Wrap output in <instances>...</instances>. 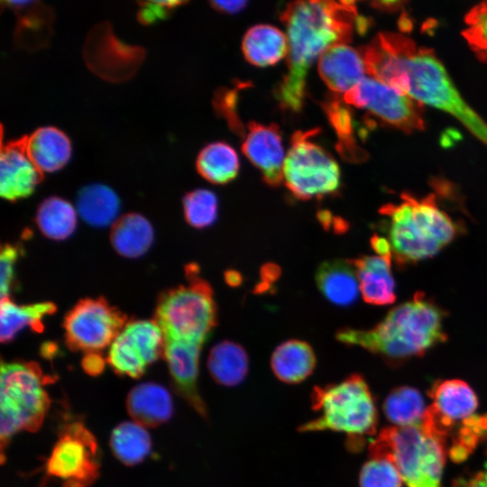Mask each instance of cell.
I'll return each instance as SVG.
<instances>
[{
  "label": "cell",
  "mask_w": 487,
  "mask_h": 487,
  "mask_svg": "<svg viewBox=\"0 0 487 487\" xmlns=\"http://www.w3.org/2000/svg\"><path fill=\"white\" fill-rule=\"evenodd\" d=\"M280 20L288 33V72L275 96L282 108L298 112L303 106L309 67L328 48L350 42L361 25L352 1L291 2Z\"/></svg>",
  "instance_id": "obj_2"
},
{
  "label": "cell",
  "mask_w": 487,
  "mask_h": 487,
  "mask_svg": "<svg viewBox=\"0 0 487 487\" xmlns=\"http://www.w3.org/2000/svg\"><path fill=\"white\" fill-rule=\"evenodd\" d=\"M46 476L62 487H89L100 473V454L95 436L79 420L65 423L45 463Z\"/></svg>",
  "instance_id": "obj_10"
},
{
  "label": "cell",
  "mask_w": 487,
  "mask_h": 487,
  "mask_svg": "<svg viewBox=\"0 0 487 487\" xmlns=\"http://www.w3.org/2000/svg\"><path fill=\"white\" fill-rule=\"evenodd\" d=\"M77 210L81 218L96 227L107 226L117 220L120 200L109 187L92 183L83 187L77 197Z\"/></svg>",
  "instance_id": "obj_27"
},
{
  "label": "cell",
  "mask_w": 487,
  "mask_h": 487,
  "mask_svg": "<svg viewBox=\"0 0 487 487\" xmlns=\"http://www.w3.org/2000/svg\"><path fill=\"white\" fill-rule=\"evenodd\" d=\"M36 223L48 238L64 240L69 237L77 225V212L67 200L52 196L38 207Z\"/></svg>",
  "instance_id": "obj_33"
},
{
  "label": "cell",
  "mask_w": 487,
  "mask_h": 487,
  "mask_svg": "<svg viewBox=\"0 0 487 487\" xmlns=\"http://www.w3.org/2000/svg\"><path fill=\"white\" fill-rule=\"evenodd\" d=\"M390 257L366 255L352 260L359 288L365 302L389 305L395 301V282L391 271Z\"/></svg>",
  "instance_id": "obj_21"
},
{
  "label": "cell",
  "mask_w": 487,
  "mask_h": 487,
  "mask_svg": "<svg viewBox=\"0 0 487 487\" xmlns=\"http://www.w3.org/2000/svg\"><path fill=\"white\" fill-rule=\"evenodd\" d=\"M82 366L87 374L95 376L102 372L105 363L98 353H90L83 358Z\"/></svg>",
  "instance_id": "obj_41"
},
{
  "label": "cell",
  "mask_w": 487,
  "mask_h": 487,
  "mask_svg": "<svg viewBox=\"0 0 487 487\" xmlns=\"http://www.w3.org/2000/svg\"><path fill=\"white\" fill-rule=\"evenodd\" d=\"M239 165L236 152L223 142L205 146L196 161L198 172L214 184H225L234 179L239 171Z\"/></svg>",
  "instance_id": "obj_30"
},
{
  "label": "cell",
  "mask_w": 487,
  "mask_h": 487,
  "mask_svg": "<svg viewBox=\"0 0 487 487\" xmlns=\"http://www.w3.org/2000/svg\"><path fill=\"white\" fill-rule=\"evenodd\" d=\"M445 311L424 293L392 308L374 327L345 328L336 338L348 345L361 346L390 360L424 354L446 340Z\"/></svg>",
  "instance_id": "obj_3"
},
{
  "label": "cell",
  "mask_w": 487,
  "mask_h": 487,
  "mask_svg": "<svg viewBox=\"0 0 487 487\" xmlns=\"http://www.w3.org/2000/svg\"><path fill=\"white\" fill-rule=\"evenodd\" d=\"M109 445L115 456L129 466L142 462L152 449L151 436L144 427L130 421L122 422L113 429Z\"/></svg>",
  "instance_id": "obj_31"
},
{
  "label": "cell",
  "mask_w": 487,
  "mask_h": 487,
  "mask_svg": "<svg viewBox=\"0 0 487 487\" xmlns=\"http://www.w3.org/2000/svg\"><path fill=\"white\" fill-rule=\"evenodd\" d=\"M182 204L185 218L194 227L209 226L216 219L217 198L208 189L198 188L187 193Z\"/></svg>",
  "instance_id": "obj_36"
},
{
  "label": "cell",
  "mask_w": 487,
  "mask_h": 487,
  "mask_svg": "<svg viewBox=\"0 0 487 487\" xmlns=\"http://www.w3.org/2000/svg\"><path fill=\"white\" fill-rule=\"evenodd\" d=\"M22 247L6 244L0 253V290L2 299L8 298L14 284L15 263L22 254Z\"/></svg>",
  "instance_id": "obj_39"
},
{
  "label": "cell",
  "mask_w": 487,
  "mask_h": 487,
  "mask_svg": "<svg viewBox=\"0 0 487 487\" xmlns=\"http://www.w3.org/2000/svg\"><path fill=\"white\" fill-rule=\"evenodd\" d=\"M427 409L420 392L407 386L392 390L383 403L385 416L396 427L421 425Z\"/></svg>",
  "instance_id": "obj_34"
},
{
  "label": "cell",
  "mask_w": 487,
  "mask_h": 487,
  "mask_svg": "<svg viewBox=\"0 0 487 487\" xmlns=\"http://www.w3.org/2000/svg\"><path fill=\"white\" fill-rule=\"evenodd\" d=\"M317 358L312 347L301 340H288L274 350L271 367L282 382L296 384L305 381L315 370Z\"/></svg>",
  "instance_id": "obj_24"
},
{
  "label": "cell",
  "mask_w": 487,
  "mask_h": 487,
  "mask_svg": "<svg viewBox=\"0 0 487 487\" xmlns=\"http://www.w3.org/2000/svg\"><path fill=\"white\" fill-rule=\"evenodd\" d=\"M225 280L231 286H236L242 280L240 274L234 271L225 273Z\"/></svg>",
  "instance_id": "obj_45"
},
{
  "label": "cell",
  "mask_w": 487,
  "mask_h": 487,
  "mask_svg": "<svg viewBox=\"0 0 487 487\" xmlns=\"http://www.w3.org/2000/svg\"><path fill=\"white\" fill-rule=\"evenodd\" d=\"M401 481L394 464L383 458H370L359 475L360 487H400Z\"/></svg>",
  "instance_id": "obj_38"
},
{
  "label": "cell",
  "mask_w": 487,
  "mask_h": 487,
  "mask_svg": "<svg viewBox=\"0 0 487 487\" xmlns=\"http://www.w3.org/2000/svg\"><path fill=\"white\" fill-rule=\"evenodd\" d=\"M165 339L155 320L124 325L109 347L107 362L119 375L140 378L164 351Z\"/></svg>",
  "instance_id": "obj_13"
},
{
  "label": "cell",
  "mask_w": 487,
  "mask_h": 487,
  "mask_svg": "<svg viewBox=\"0 0 487 487\" xmlns=\"http://www.w3.org/2000/svg\"><path fill=\"white\" fill-rule=\"evenodd\" d=\"M210 5L221 13L235 14L243 10L247 5L246 1H212Z\"/></svg>",
  "instance_id": "obj_43"
},
{
  "label": "cell",
  "mask_w": 487,
  "mask_h": 487,
  "mask_svg": "<svg viewBox=\"0 0 487 487\" xmlns=\"http://www.w3.org/2000/svg\"><path fill=\"white\" fill-rule=\"evenodd\" d=\"M429 395L433 402L427 409L422 424L446 445L455 427L474 415L477 397L461 380L437 381L430 389Z\"/></svg>",
  "instance_id": "obj_14"
},
{
  "label": "cell",
  "mask_w": 487,
  "mask_h": 487,
  "mask_svg": "<svg viewBox=\"0 0 487 487\" xmlns=\"http://www.w3.org/2000/svg\"><path fill=\"white\" fill-rule=\"evenodd\" d=\"M188 283L165 291L159 298L155 321L165 340L202 345L216 325V307L207 281L188 271Z\"/></svg>",
  "instance_id": "obj_8"
},
{
  "label": "cell",
  "mask_w": 487,
  "mask_h": 487,
  "mask_svg": "<svg viewBox=\"0 0 487 487\" xmlns=\"http://www.w3.org/2000/svg\"><path fill=\"white\" fill-rule=\"evenodd\" d=\"M26 152L42 173L55 172L69 161L72 153L71 142L59 128L42 126L26 136Z\"/></svg>",
  "instance_id": "obj_22"
},
{
  "label": "cell",
  "mask_w": 487,
  "mask_h": 487,
  "mask_svg": "<svg viewBox=\"0 0 487 487\" xmlns=\"http://www.w3.org/2000/svg\"><path fill=\"white\" fill-rule=\"evenodd\" d=\"M47 376L34 362L1 363L0 439L4 462L5 448L21 430L37 431L49 410L51 400L44 385Z\"/></svg>",
  "instance_id": "obj_7"
},
{
  "label": "cell",
  "mask_w": 487,
  "mask_h": 487,
  "mask_svg": "<svg viewBox=\"0 0 487 487\" xmlns=\"http://www.w3.org/2000/svg\"><path fill=\"white\" fill-rule=\"evenodd\" d=\"M346 105L336 95H332L323 102L322 107L337 135L338 152L349 161H362L366 154L354 140V119Z\"/></svg>",
  "instance_id": "obj_32"
},
{
  "label": "cell",
  "mask_w": 487,
  "mask_h": 487,
  "mask_svg": "<svg viewBox=\"0 0 487 487\" xmlns=\"http://www.w3.org/2000/svg\"><path fill=\"white\" fill-rule=\"evenodd\" d=\"M26 136L1 142L0 195L9 201L30 196L43 179L26 152Z\"/></svg>",
  "instance_id": "obj_16"
},
{
  "label": "cell",
  "mask_w": 487,
  "mask_h": 487,
  "mask_svg": "<svg viewBox=\"0 0 487 487\" xmlns=\"http://www.w3.org/2000/svg\"><path fill=\"white\" fill-rule=\"evenodd\" d=\"M125 325V317L103 298L77 303L64 319L68 345L85 354L98 353L111 345Z\"/></svg>",
  "instance_id": "obj_11"
},
{
  "label": "cell",
  "mask_w": 487,
  "mask_h": 487,
  "mask_svg": "<svg viewBox=\"0 0 487 487\" xmlns=\"http://www.w3.org/2000/svg\"><path fill=\"white\" fill-rule=\"evenodd\" d=\"M368 447L370 458L393 464L408 487H441L446 445L422 424L385 427Z\"/></svg>",
  "instance_id": "obj_6"
},
{
  "label": "cell",
  "mask_w": 487,
  "mask_h": 487,
  "mask_svg": "<svg viewBox=\"0 0 487 487\" xmlns=\"http://www.w3.org/2000/svg\"><path fill=\"white\" fill-rule=\"evenodd\" d=\"M310 400L317 415L298 427L300 433H341L346 436L347 447L355 451L363 446L366 436L376 432L375 402L360 374H352L339 382L316 386Z\"/></svg>",
  "instance_id": "obj_5"
},
{
  "label": "cell",
  "mask_w": 487,
  "mask_h": 487,
  "mask_svg": "<svg viewBox=\"0 0 487 487\" xmlns=\"http://www.w3.org/2000/svg\"><path fill=\"white\" fill-rule=\"evenodd\" d=\"M126 409L134 422L144 427H155L171 418L173 402L166 388L158 383L144 382L130 391Z\"/></svg>",
  "instance_id": "obj_20"
},
{
  "label": "cell",
  "mask_w": 487,
  "mask_h": 487,
  "mask_svg": "<svg viewBox=\"0 0 487 487\" xmlns=\"http://www.w3.org/2000/svg\"><path fill=\"white\" fill-rule=\"evenodd\" d=\"M154 234L151 223L142 215L129 213L118 218L111 231L115 251L127 258H137L151 247Z\"/></svg>",
  "instance_id": "obj_28"
},
{
  "label": "cell",
  "mask_w": 487,
  "mask_h": 487,
  "mask_svg": "<svg viewBox=\"0 0 487 487\" xmlns=\"http://www.w3.org/2000/svg\"><path fill=\"white\" fill-rule=\"evenodd\" d=\"M359 52L371 78L419 104L449 113L487 145V123L463 99L432 50L417 46L405 35L381 32Z\"/></svg>",
  "instance_id": "obj_1"
},
{
  "label": "cell",
  "mask_w": 487,
  "mask_h": 487,
  "mask_svg": "<svg viewBox=\"0 0 487 487\" xmlns=\"http://www.w3.org/2000/svg\"><path fill=\"white\" fill-rule=\"evenodd\" d=\"M372 248L379 256L390 257L392 256L391 245L388 238L373 234L371 238Z\"/></svg>",
  "instance_id": "obj_42"
},
{
  "label": "cell",
  "mask_w": 487,
  "mask_h": 487,
  "mask_svg": "<svg viewBox=\"0 0 487 487\" xmlns=\"http://www.w3.org/2000/svg\"><path fill=\"white\" fill-rule=\"evenodd\" d=\"M242 150L249 161L261 171L264 181L278 187L283 181L285 154L280 128L275 124L250 122Z\"/></svg>",
  "instance_id": "obj_17"
},
{
  "label": "cell",
  "mask_w": 487,
  "mask_h": 487,
  "mask_svg": "<svg viewBox=\"0 0 487 487\" xmlns=\"http://www.w3.org/2000/svg\"><path fill=\"white\" fill-rule=\"evenodd\" d=\"M16 17L14 43L17 49L38 51L49 45L54 22L53 9L41 1H2Z\"/></svg>",
  "instance_id": "obj_18"
},
{
  "label": "cell",
  "mask_w": 487,
  "mask_h": 487,
  "mask_svg": "<svg viewBox=\"0 0 487 487\" xmlns=\"http://www.w3.org/2000/svg\"><path fill=\"white\" fill-rule=\"evenodd\" d=\"M456 487H487L483 473H480L469 480L461 479L455 483Z\"/></svg>",
  "instance_id": "obj_44"
},
{
  "label": "cell",
  "mask_w": 487,
  "mask_h": 487,
  "mask_svg": "<svg viewBox=\"0 0 487 487\" xmlns=\"http://www.w3.org/2000/svg\"><path fill=\"white\" fill-rule=\"evenodd\" d=\"M318 132V129L295 132L283 165L287 188L302 200L333 194L340 186L337 162L311 141Z\"/></svg>",
  "instance_id": "obj_9"
},
{
  "label": "cell",
  "mask_w": 487,
  "mask_h": 487,
  "mask_svg": "<svg viewBox=\"0 0 487 487\" xmlns=\"http://www.w3.org/2000/svg\"><path fill=\"white\" fill-rule=\"evenodd\" d=\"M486 436L487 415L477 416L474 414L455 427L448 436L451 442L447 446L449 447H446V453L453 461L462 462L473 451L479 441Z\"/></svg>",
  "instance_id": "obj_35"
},
{
  "label": "cell",
  "mask_w": 487,
  "mask_h": 487,
  "mask_svg": "<svg viewBox=\"0 0 487 487\" xmlns=\"http://www.w3.org/2000/svg\"><path fill=\"white\" fill-rule=\"evenodd\" d=\"M399 4L400 2H394V1L376 2V3H373V5L376 6V8L391 10L392 8L396 9Z\"/></svg>",
  "instance_id": "obj_46"
},
{
  "label": "cell",
  "mask_w": 487,
  "mask_h": 487,
  "mask_svg": "<svg viewBox=\"0 0 487 487\" xmlns=\"http://www.w3.org/2000/svg\"><path fill=\"white\" fill-rule=\"evenodd\" d=\"M242 49L251 64L258 67L274 65L289 53L288 37L277 27L257 24L246 32Z\"/></svg>",
  "instance_id": "obj_25"
},
{
  "label": "cell",
  "mask_w": 487,
  "mask_h": 487,
  "mask_svg": "<svg viewBox=\"0 0 487 487\" xmlns=\"http://www.w3.org/2000/svg\"><path fill=\"white\" fill-rule=\"evenodd\" d=\"M185 1H142L138 2L140 6L137 12L138 21L144 24H152L158 21L167 19L173 11Z\"/></svg>",
  "instance_id": "obj_40"
},
{
  "label": "cell",
  "mask_w": 487,
  "mask_h": 487,
  "mask_svg": "<svg viewBox=\"0 0 487 487\" xmlns=\"http://www.w3.org/2000/svg\"><path fill=\"white\" fill-rule=\"evenodd\" d=\"M316 281L322 294L335 305L346 307L358 298L359 281L352 260L322 262L317 268Z\"/></svg>",
  "instance_id": "obj_23"
},
{
  "label": "cell",
  "mask_w": 487,
  "mask_h": 487,
  "mask_svg": "<svg viewBox=\"0 0 487 487\" xmlns=\"http://www.w3.org/2000/svg\"><path fill=\"white\" fill-rule=\"evenodd\" d=\"M51 302L18 305L9 298L2 299L0 307V338L4 343L13 340L23 329L30 327L41 332L42 320L55 312Z\"/></svg>",
  "instance_id": "obj_26"
},
{
  "label": "cell",
  "mask_w": 487,
  "mask_h": 487,
  "mask_svg": "<svg viewBox=\"0 0 487 487\" xmlns=\"http://www.w3.org/2000/svg\"><path fill=\"white\" fill-rule=\"evenodd\" d=\"M207 369L214 381L226 387L241 383L249 369L248 355L240 345L231 341H222L210 351Z\"/></svg>",
  "instance_id": "obj_29"
},
{
  "label": "cell",
  "mask_w": 487,
  "mask_h": 487,
  "mask_svg": "<svg viewBox=\"0 0 487 487\" xmlns=\"http://www.w3.org/2000/svg\"><path fill=\"white\" fill-rule=\"evenodd\" d=\"M318 73L335 94L347 93L365 77L363 58L347 44H336L325 51L318 60Z\"/></svg>",
  "instance_id": "obj_19"
},
{
  "label": "cell",
  "mask_w": 487,
  "mask_h": 487,
  "mask_svg": "<svg viewBox=\"0 0 487 487\" xmlns=\"http://www.w3.org/2000/svg\"><path fill=\"white\" fill-rule=\"evenodd\" d=\"M466 27L462 34L476 57L487 61V1L473 6L464 18Z\"/></svg>",
  "instance_id": "obj_37"
},
{
  "label": "cell",
  "mask_w": 487,
  "mask_h": 487,
  "mask_svg": "<svg viewBox=\"0 0 487 487\" xmlns=\"http://www.w3.org/2000/svg\"><path fill=\"white\" fill-rule=\"evenodd\" d=\"M343 99L404 132L425 127L420 104L376 78L365 77Z\"/></svg>",
  "instance_id": "obj_12"
},
{
  "label": "cell",
  "mask_w": 487,
  "mask_h": 487,
  "mask_svg": "<svg viewBox=\"0 0 487 487\" xmlns=\"http://www.w3.org/2000/svg\"><path fill=\"white\" fill-rule=\"evenodd\" d=\"M201 347L202 345L193 342L165 340L163 355L176 392L202 418L207 419V405L198 387Z\"/></svg>",
  "instance_id": "obj_15"
},
{
  "label": "cell",
  "mask_w": 487,
  "mask_h": 487,
  "mask_svg": "<svg viewBox=\"0 0 487 487\" xmlns=\"http://www.w3.org/2000/svg\"><path fill=\"white\" fill-rule=\"evenodd\" d=\"M380 212L389 218L388 236L400 264L434 256L454 240L458 225L437 206L430 194L417 198L403 193L400 204H387Z\"/></svg>",
  "instance_id": "obj_4"
}]
</instances>
